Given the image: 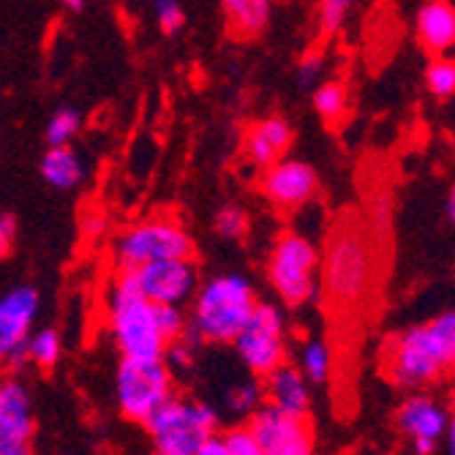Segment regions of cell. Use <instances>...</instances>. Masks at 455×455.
<instances>
[{
  "mask_svg": "<svg viewBox=\"0 0 455 455\" xmlns=\"http://www.w3.org/2000/svg\"><path fill=\"white\" fill-rule=\"evenodd\" d=\"M455 368V308L411 324L390 341L385 374L401 390H420Z\"/></svg>",
  "mask_w": 455,
  "mask_h": 455,
  "instance_id": "cell-1",
  "label": "cell"
},
{
  "mask_svg": "<svg viewBox=\"0 0 455 455\" xmlns=\"http://www.w3.org/2000/svg\"><path fill=\"white\" fill-rule=\"evenodd\" d=\"M259 306L251 281L240 273H221L199 283L191 300V330L202 344L232 347Z\"/></svg>",
  "mask_w": 455,
  "mask_h": 455,
  "instance_id": "cell-2",
  "label": "cell"
},
{
  "mask_svg": "<svg viewBox=\"0 0 455 455\" xmlns=\"http://www.w3.org/2000/svg\"><path fill=\"white\" fill-rule=\"evenodd\" d=\"M107 324L120 357L161 360L170 347L156 319V303H150L120 273H115V281L109 286Z\"/></svg>",
  "mask_w": 455,
  "mask_h": 455,
  "instance_id": "cell-3",
  "label": "cell"
},
{
  "mask_svg": "<svg viewBox=\"0 0 455 455\" xmlns=\"http://www.w3.org/2000/svg\"><path fill=\"white\" fill-rule=\"evenodd\" d=\"M175 395V371L167 360L120 357L115 371V401L129 423L148 426L156 411Z\"/></svg>",
  "mask_w": 455,
  "mask_h": 455,
  "instance_id": "cell-4",
  "label": "cell"
},
{
  "mask_svg": "<svg viewBox=\"0 0 455 455\" xmlns=\"http://www.w3.org/2000/svg\"><path fill=\"white\" fill-rule=\"evenodd\" d=\"M371 286V248L357 229L333 235L322 254V292L336 308L357 306Z\"/></svg>",
  "mask_w": 455,
  "mask_h": 455,
  "instance_id": "cell-5",
  "label": "cell"
},
{
  "mask_svg": "<svg viewBox=\"0 0 455 455\" xmlns=\"http://www.w3.org/2000/svg\"><path fill=\"white\" fill-rule=\"evenodd\" d=\"M319 251L300 232H283L267 257V281L283 306L300 308L319 295Z\"/></svg>",
  "mask_w": 455,
  "mask_h": 455,
  "instance_id": "cell-6",
  "label": "cell"
},
{
  "mask_svg": "<svg viewBox=\"0 0 455 455\" xmlns=\"http://www.w3.org/2000/svg\"><path fill=\"white\" fill-rule=\"evenodd\" d=\"M153 450L172 455H194L211 436L219 434V411L194 398L172 395L145 426Z\"/></svg>",
  "mask_w": 455,
  "mask_h": 455,
  "instance_id": "cell-7",
  "label": "cell"
},
{
  "mask_svg": "<svg viewBox=\"0 0 455 455\" xmlns=\"http://www.w3.org/2000/svg\"><path fill=\"white\" fill-rule=\"evenodd\" d=\"M194 237L167 219L140 221L120 232L115 240V265L117 267H142L161 259H194Z\"/></svg>",
  "mask_w": 455,
  "mask_h": 455,
  "instance_id": "cell-8",
  "label": "cell"
},
{
  "mask_svg": "<svg viewBox=\"0 0 455 455\" xmlns=\"http://www.w3.org/2000/svg\"><path fill=\"white\" fill-rule=\"evenodd\" d=\"M232 347L248 374L267 377L270 371L289 360V333L283 311L275 303H259Z\"/></svg>",
  "mask_w": 455,
  "mask_h": 455,
  "instance_id": "cell-9",
  "label": "cell"
},
{
  "mask_svg": "<svg viewBox=\"0 0 455 455\" xmlns=\"http://www.w3.org/2000/svg\"><path fill=\"white\" fill-rule=\"evenodd\" d=\"M117 273L156 306H186L199 289L194 259H161L142 267H117Z\"/></svg>",
  "mask_w": 455,
  "mask_h": 455,
  "instance_id": "cell-10",
  "label": "cell"
},
{
  "mask_svg": "<svg viewBox=\"0 0 455 455\" xmlns=\"http://www.w3.org/2000/svg\"><path fill=\"white\" fill-rule=\"evenodd\" d=\"M393 423L398 434L411 444L415 455H434L439 442L447 439L452 411L434 395L411 393L398 403Z\"/></svg>",
  "mask_w": 455,
  "mask_h": 455,
  "instance_id": "cell-11",
  "label": "cell"
},
{
  "mask_svg": "<svg viewBox=\"0 0 455 455\" xmlns=\"http://www.w3.org/2000/svg\"><path fill=\"white\" fill-rule=\"evenodd\" d=\"M38 306L41 295L30 283L12 286L0 300V355L14 371L28 363V341L33 336Z\"/></svg>",
  "mask_w": 455,
  "mask_h": 455,
  "instance_id": "cell-12",
  "label": "cell"
},
{
  "mask_svg": "<svg viewBox=\"0 0 455 455\" xmlns=\"http://www.w3.org/2000/svg\"><path fill=\"white\" fill-rule=\"evenodd\" d=\"M262 194L278 211H300L316 196L319 191V175L311 164L298 158H281L273 167L262 170Z\"/></svg>",
  "mask_w": 455,
  "mask_h": 455,
  "instance_id": "cell-13",
  "label": "cell"
},
{
  "mask_svg": "<svg viewBox=\"0 0 455 455\" xmlns=\"http://www.w3.org/2000/svg\"><path fill=\"white\" fill-rule=\"evenodd\" d=\"M267 455H314L316 439L308 418H295L286 411L265 403L257 415L248 420Z\"/></svg>",
  "mask_w": 455,
  "mask_h": 455,
  "instance_id": "cell-14",
  "label": "cell"
},
{
  "mask_svg": "<svg viewBox=\"0 0 455 455\" xmlns=\"http://www.w3.org/2000/svg\"><path fill=\"white\" fill-rule=\"evenodd\" d=\"M265 382V401L286 415L295 418H308L311 415V403H314V385L311 379L300 371L298 363H283L275 371H270L267 377H262Z\"/></svg>",
  "mask_w": 455,
  "mask_h": 455,
  "instance_id": "cell-15",
  "label": "cell"
},
{
  "mask_svg": "<svg viewBox=\"0 0 455 455\" xmlns=\"http://www.w3.org/2000/svg\"><path fill=\"white\" fill-rule=\"evenodd\" d=\"M292 140H295L292 126H289L281 115H270V117L257 120L254 126L245 132L243 150H245V158L251 161L257 170H267L286 156Z\"/></svg>",
  "mask_w": 455,
  "mask_h": 455,
  "instance_id": "cell-16",
  "label": "cell"
},
{
  "mask_svg": "<svg viewBox=\"0 0 455 455\" xmlns=\"http://www.w3.org/2000/svg\"><path fill=\"white\" fill-rule=\"evenodd\" d=\"M36 418L30 390L22 379L9 377L0 387V444L4 442H33Z\"/></svg>",
  "mask_w": 455,
  "mask_h": 455,
  "instance_id": "cell-17",
  "label": "cell"
},
{
  "mask_svg": "<svg viewBox=\"0 0 455 455\" xmlns=\"http://www.w3.org/2000/svg\"><path fill=\"white\" fill-rule=\"evenodd\" d=\"M415 33L426 52L442 58L455 50V4L450 0H428L418 12Z\"/></svg>",
  "mask_w": 455,
  "mask_h": 455,
  "instance_id": "cell-18",
  "label": "cell"
},
{
  "mask_svg": "<svg viewBox=\"0 0 455 455\" xmlns=\"http://www.w3.org/2000/svg\"><path fill=\"white\" fill-rule=\"evenodd\" d=\"M38 172L47 186H52L58 191L76 188L82 183V178H85V167H82V161L71 145H50L47 153L41 156Z\"/></svg>",
  "mask_w": 455,
  "mask_h": 455,
  "instance_id": "cell-19",
  "label": "cell"
},
{
  "mask_svg": "<svg viewBox=\"0 0 455 455\" xmlns=\"http://www.w3.org/2000/svg\"><path fill=\"white\" fill-rule=\"evenodd\" d=\"M221 12L237 38H257L270 25V0H221Z\"/></svg>",
  "mask_w": 455,
  "mask_h": 455,
  "instance_id": "cell-20",
  "label": "cell"
},
{
  "mask_svg": "<svg viewBox=\"0 0 455 455\" xmlns=\"http://www.w3.org/2000/svg\"><path fill=\"white\" fill-rule=\"evenodd\" d=\"M265 403H267L265 401V382H262V377H254V374L243 382H235L224 395V406H227L229 415L245 418V420H251Z\"/></svg>",
  "mask_w": 455,
  "mask_h": 455,
  "instance_id": "cell-21",
  "label": "cell"
},
{
  "mask_svg": "<svg viewBox=\"0 0 455 455\" xmlns=\"http://www.w3.org/2000/svg\"><path fill=\"white\" fill-rule=\"evenodd\" d=\"M303 374L311 379V385H324L333 374V352L322 339H306L298 349V360Z\"/></svg>",
  "mask_w": 455,
  "mask_h": 455,
  "instance_id": "cell-22",
  "label": "cell"
},
{
  "mask_svg": "<svg viewBox=\"0 0 455 455\" xmlns=\"http://www.w3.org/2000/svg\"><path fill=\"white\" fill-rule=\"evenodd\" d=\"M60 355H63V341L55 327L33 330V336L28 341V363L30 365H36L41 371H50L60 363Z\"/></svg>",
  "mask_w": 455,
  "mask_h": 455,
  "instance_id": "cell-23",
  "label": "cell"
},
{
  "mask_svg": "<svg viewBox=\"0 0 455 455\" xmlns=\"http://www.w3.org/2000/svg\"><path fill=\"white\" fill-rule=\"evenodd\" d=\"M311 101H314V109L319 112L322 120L333 123V120L344 117V112H347V107H349V93H347V85H344V82H339V79H327V82H322V85L314 91Z\"/></svg>",
  "mask_w": 455,
  "mask_h": 455,
  "instance_id": "cell-24",
  "label": "cell"
},
{
  "mask_svg": "<svg viewBox=\"0 0 455 455\" xmlns=\"http://www.w3.org/2000/svg\"><path fill=\"white\" fill-rule=\"evenodd\" d=\"M426 88L439 101L455 99V60L452 58L442 55V58L428 63V68H426Z\"/></svg>",
  "mask_w": 455,
  "mask_h": 455,
  "instance_id": "cell-25",
  "label": "cell"
},
{
  "mask_svg": "<svg viewBox=\"0 0 455 455\" xmlns=\"http://www.w3.org/2000/svg\"><path fill=\"white\" fill-rule=\"evenodd\" d=\"M79 126H82L79 112L71 107H60L58 112H52L47 123V145H71L74 137L79 134Z\"/></svg>",
  "mask_w": 455,
  "mask_h": 455,
  "instance_id": "cell-26",
  "label": "cell"
},
{
  "mask_svg": "<svg viewBox=\"0 0 455 455\" xmlns=\"http://www.w3.org/2000/svg\"><path fill=\"white\" fill-rule=\"evenodd\" d=\"M156 319L167 344L186 339L191 330V316H186L183 306H156Z\"/></svg>",
  "mask_w": 455,
  "mask_h": 455,
  "instance_id": "cell-27",
  "label": "cell"
},
{
  "mask_svg": "<svg viewBox=\"0 0 455 455\" xmlns=\"http://www.w3.org/2000/svg\"><path fill=\"white\" fill-rule=\"evenodd\" d=\"M355 4H357V0H322V4H319V33L322 36H336L344 28V22H347L349 12L355 9Z\"/></svg>",
  "mask_w": 455,
  "mask_h": 455,
  "instance_id": "cell-28",
  "label": "cell"
},
{
  "mask_svg": "<svg viewBox=\"0 0 455 455\" xmlns=\"http://www.w3.org/2000/svg\"><path fill=\"white\" fill-rule=\"evenodd\" d=\"M221 436H224V444H227L229 455H267L262 442L257 439L254 428L248 426V423L245 426H235V428L224 431Z\"/></svg>",
  "mask_w": 455,
  "mask_h": 455,
  "instance_id": "cell-29",
  "label": "cell"
},
{
  "mask_svg": "<svg viewBox=\"0 0 455 455\" xmlns=\"http://www.w3.org/2000/svg\"><path fill=\"white\" fill-rule=\"evenodd\" d=\"M153 12L164 36H178L186 28V12L180 0H153Z\"/></svg>",
  "mask_w": 455,
  "mask_h": 455,
  "instance_id": "cell-30",
  "label": "cell"
},
{
  "mask_svg": "<svg viewBox=\"0 0 455 455\" xmlns=\"http://www.w3.org/2000/svg\"><path fill=\"white\" fill-rule=\"evenodd\" d=\"M216 232L229 240H240L248 232V216L240 204H224L216 213Z\"/></svg>",
  "mask_w": 455,
  "mask_h": 455,
  "instance_id": "cell-31",
  "label": "cell"
},
{
  "mask_svg": "<svg viewBox=\"0 0 455 455\" xmlns=\"http://www.w3.org/2000/svg\"><path fill=\"white\" fill-rule=\"evenodd\" d=\"M196 344H202L199 339H194L191 333L180 341H172L167 347V352H164V360H167V365L172 371H188L194 365V352H196Z\"/></svg>",
  "mask_w": 455,
  "mask_h": 455,
  "instance_id": "cell-32",
  "label": "cell"
},
{
  "mask_svg": "<svg viewBox=\"0 0 455 455\" xmlns=\"http://www.w3.org/2000/svg\"><path fill=\"white\" fill-rule=\"evenodd\" d=\"M322 74H324V58L316 55V52H311V55H306V58L300 60L295 79H298V85H300V88H306V91L314 93V91L322 85Z\"/></svg>",
  "mask_w": 455,
  "mask_h": 455,
  "instance_id": "cell-33",
  "label": "cell"
},
{
  "mask_svg": "<svg viewBox=\"0 0 455 455\" xmlns=\"http://www.w3.org/2000/svg\"><path fill=\"white\" fill-rule=\"evenodd\" d=\"M393 216V196L387 191H379L374 199L368 202V221L374 229H387Z\"/></svg>",
  "mask_w": 455,
  "mask_h": 455,
  "instance_id": "cell-34",
  "label": "cell"
},
{
  "mask_svg": "<svg viewBox=\"0 0 455 455\" xmlns=\"http://www.w3.org/2000/svg\"><path fill=\"white\" fill-rule=\"evenodd\" d=\"M17 216L14 213H4L0 216V251H4V257H9L12 254V248H14V243H17Z\"/></svg>",
  "mask_w": 455,
  "mask_h": 455,
  "instance_id": "cell-35",
  "label": "cell"
},
{
  "mask_svg": "<svg viewBox=\"0 0 455 455\" xmlns=\"http://www.w3.org/2000/svg\"><path fill=\"white\" fill-rule=\"evenodd\" d=\"M194 455H229V450H227V444H224V436L216 434V436H211L208 442H204Z\"/></svg>",
  "mask_w": 455,
  "mask_h": 455,
  "instance_id": "cell-36",
  "label": "cell"
},
{
  "mask_svg": "<svg viewBox=\"0 0 455 455\" xmlns=\"http://www.w3.org/2000/svg\"><path fill=\"white\" fill-rule=\"evenodd\" d=\"M0 455H36L33 442H4L0 444Z\"/></svg>",
  "mask_w": 455,
  "mask_h": 455,
  "instance_id": "cell-37",
  "label": "cell"
},
{
  "mask_svg": "<svg viewBox=\"0 0 455 455\" xmlns=\"http://www.w3.org/2000/svg\"><path fill=\"white\" fill-rule=\"evenodd\" d=\"M104 227H107V219L104 216H85V221H82V229H85V235H91V237L101 235Z\"/></svg>",
  "mask_w": 455,
  "mask_h": 455,
  "instance_id": "cell-38",
  "label": "cell"
},
{
  "mask_svg": "<svg viewBox=\"0 0 455 455\" xmlns=\"http://www.w3.org/2000/svg\"><path fill=\"white\" fill-rule=\"evenodd\" d=\"M444 444H447V455H455V411H452V423H450V431H447Z\"/></svg>",
  "mask_w": 455,
  "mask_h": 455,
  "instance_id": "cell-39",
  "label": "cell"
},
{
  "mask_svg": "<svg viewBox=\"0 0 455 455\" xmlns=\"http://www.w3.org/2000/svg\"><path fill=\"white\" fill-rule=\"evenodd\" d=\"M58 4H60L66 12H82V9H85V0H58Z\"/></svg>",
  "mask_w": 455,
  "mask_h": 455,
  "instance_id": "cell-40",
  "label": "cell"
},
{
  "mask_svg": "<svg viewBox=\"0 0 455 455\" xmlns=\"http://www.w3.org/2000/svg\"><path fill=\"white\" fill-rule=\"evenodd\" d=\"M447 213H450V221L455 224V186L450 191V202H447Z\"/></svg>",
  "mask_w": 455,
  "mask_h": 455,
  "instance_id": "cell-41",
  "label": "cell"
},
{
  "mask_svg": "<svg viewBox=\"0 0 455 455\" xmlns=\"http://www.w3.org/2000/svg\"><path fill=\"white\" fill-rule=\"evenodd\" d=\"M150 455H172V452H164V450H153Z\"/></svg>",
  "mask_w": 455,
  "mask_h": 455,
  "instance_id": "cell-42",
  "label": "cell"
}]
</instances>
